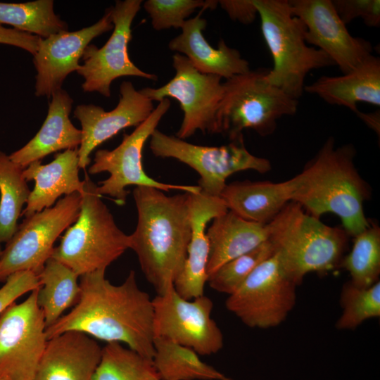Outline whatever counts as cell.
Instances as JSON below:
<instances>
[{
  "label": "cell",
  "instance_id": "obj_1",
  "mask_svg": "<svg viewBox=\"0 0 380 380\" xmlns=\"http://www.w3.org/2000/svg\"><path fill=\"white\" fill-rule=\"evenodd\" d=\"M105 272L99 270L80 276L77 303L46 329L47 339L68 331H77L107 343H122L152 360V299L139 287L134 270L119 285L110 283Z\"/></svg>",
  "mask_w": 380,
  "mask_h": 380
},
{
  "label": "cell",
  "instance_id": "obj_2",
  "mask_svg": "<svg viewBox=\"0 0 380 380\" xmlns=\"http://www.w3.org/2000/svg\"><path fill=\"white\" fill-rule=\"evenodd\" d=\"M190 195L167 196L148 186L133 191L137 224L129 235V248L157 295L174 286L186 258L191 236Z\"/></svg>",
  "mask_w": 380,
  "mask_h": 380
},
{
  "label": "cell",
  "instance_id": "obj_3",
  "mask_svg": "<svg viewBox=\"0 0 380 380\" xmlns=\"http://www.w3.org/2000/svg\"><path fill=\"white\" fill-rule=\"evenodd\" d=\"M355 155L353 145L336 147L334 139L329 137L302 172L292 178L291 200L316 218L335 214L348 235L353 237L370 224L363 209L370 190L355 166Z\"/></svg>",
  "mask_w": 380,
  "mask_h": 380
},
{
  "label": "cell",
  "instance_id": "obj_4",
  "mask_svg": "<svg viewBox=\"0 0 380 380\" xmlns=\"http://www.w3.org/2000/svg\"><path fill=\"white\" fill-rule=\"evenodd\" d=\"M268 241L285 272L299 286L310 272L339 267L349 236L324 224L298 203L289 202L268 224Z\"/></svg>",
  "mask_w": 380,
  "mask_h": 380
},
{
  "label": "cell",
  "instance_id": "obj_5",
  "mask_svg": "<svg viewBox=\"0 0 380 380\" xmlns=\"http://www.w3.org/2000/svg\"><path fill=\"white\" fill-rule=\"evenodd\" d=\"M260 18L261 30L273 59L266 80L291 96L304 93L305 80L312 70L335 65L322 51L310 46L305 27L294 16L287 0H253Z\"/></svg>",
  "mask_w": 380,
  "mask_h": 380
},
{
  "label": "cell",
  "instance_id": "obj_6",
  "mask_svg": "<svg viewBox=\"0 0 380 380\" xmlns=\"http://www.w3.org/2000/svg\"><path fill=\"white\" fill-rule=\"evenodd\" d=\"M76 221L53 248L51 258L79 277L106 268L129 248V235L116 224L97 192V185L86 174Z\"/></svg>",
  "mask_w": 380,
  "mask_h": 380
},
{
  "label": "cell",
  "instance_id": "obj_7",
  "mask_svg": "<svg viewBox=\"0 0 380 380\" xmlns=\"http://www.w3.org/2000/svg\"><path fill=\"white\" fill-rule=\"evenodd\" d=\"M267 72V68L250 70L223 82L217 134L227 135L230 141L242 137L245 129L267 136L274 132L279 118L296 113L298 99L269 83Z\"/></svg>",
  "mask_w": 380,
  "mask_h": 380
},
{
  "label": "cell",
  "instance_id": "obj_8",
  "mask_svg": "<svg viewBox=\"0 0 380 380\" xmlns=\"http://www.w3.org/2000/svg\"><path fill=\"white\" fill-rule=\"evenodd\" d=\"M150 139L149 147L155 156L175 158L193 168L200 176L201 192L210 196L220 197L227 179L234 173L247 170L265 173L272 167L268 159L247 150L243 137L221 146H205L156 129Z\"/></svg>",
  "mask_w": 380,
  "mask_h": 380
},
{
  "label": "cell",
  "instance_id": "obj_9",
  "mask_svg": "<svg viewBox=\"0 0 380 380\" xmlns=\"http://www.w3.org/2000/svg\"><path fill=\"white\" fill-rule=\"evenodd\" d=\"M170 100L160 101L148 118L135 127L129 134H125L122 142L113 150L99 149L95 153L94 163L88 172L96 175L103 172L110 176L97 185V192L112 197L122 205L126 202L130 185L148 186L161 191L179 190L191 194H199L198 186L171 184L158 182L146 175L142 166V150L160 120L170 107Z\"/></svg>",
  "mask_w": 380,
  "mask_h": 380
},
{
  "label": "cell",
  "instance_id": "obj_10",
  "mask_svg": "<svg viewBox=\"0 0 380 380\" xmlns=\"http://www.w3.org/2000/svg\"><path fill=\"white\" fill-rule=\"evenodd\" d=\"M80 204L81 194L76 192L60 198L52 207L25 217L3 248L0 281L18 272L30 271L38 275L51 258L56 239L77 219Z\"/></svg>",
  "mask_w": 380,
  "mask_h": 380
},
{
  "label": "cell",
  "instance_id": "obj_11",
  "mask_svg": "<svg viewBox=\"0 0 380 380\" xmlns=\"http://www.w3.org/2000/svg\"><path fill=\"white\" fill-rule=\"evenodd\" d=\"M296 286L274 253L228 296L225 306L248 327H275L285 321L293 310Z\"/></svg>",
  "mask_w": 380,
  "mask_h": 380
},
{
  "label": "cell",
  "instance_id": "obj_12",
  "mask_svg": "<svg viewBox=\"0 0 380 380\" xmlns=\"http://www.w3.org/2000/svg\"><path fill=\"white\" fill-rule=\"evenodd\" d=\"M175 75L158 87H144L141 92L151 101L176 99L183 111V120L176 137L184 140L200 130L217 134L216 115L224 94L222 77L197 70L184 56H172Z\"/></svg>",
  "mask_w": 380,
  "mask_h": 380
},
{
  "label": "cell",
  "instance_id": "obj_13",
  "mask_svg": "<svg viewBox=\"0 0 380 380\" xmlns=\"http://www.w3.org/2000/svg\"><path fill=\"white\" fill-rule=\"evenodd\" d=\"M154 338H162L210 355L224 346V337L211 317L212 300L204 295L191 300L179 296L174 286L152 299Z\"/></svg>",
  "mask_w": 380,
  "mask_h": 380
},
{
  "label": "cell",
  "instance_id": "obj_14",
  "mask_svg": "<svg viewBox=\"0 0 380 380\" xmlns=\"http://www.w3.org/2000/svg\"><path fill=\"white\" fill-rule=\"evenodd\" d=\"M141 0L116 1L110 7L113 24L112 34L101 48L89 44L84 49L77 72L84 81V92H98L107 98L111 95L113 80L121 77H138L156 81L155 74L144 72L130 60L128 44L132 39V23L141 9Z\"/></svg>",
  "mask_w": 380,
  "mask_h": 380
},
{
  "label": "cell",
  "instance_id": "obj_15",
  "mask_svg": "<svg viewBox=\"0 0 380 380\" xmlns=\"http://www.w3.org/2000/svg\"><path fill=\"white\" fill-rule=\"evenodd\" d=\"M30 292L0 315V376L7 380H34L47 337L37 291Z\"/></svg>",
  "mask_w": 380,
  "mask_h": 380
},
{
  "label": "cell",
  "instance_id": "obj_16",
  "mask_svg": "<svg viewBox=\"0 0 380 380\" xmlns=\"http://www.w3.org/2000/svg\"><path fill=\"white\" fill-rule=\"evenodd\" d=\"M289 3L292 14L305 27L307 44L325 53L343 74L372 54V44L350 34L331 0H291Z\"/></svg>",
  "mask_w": 380,
  "mask_h": 380
},
{
  "label": "cell",
  "instance_id": "obj_17",
  "mask_svg": "<svg viewBox=\"0 0 380 380\" xmlns=\"http://www.w3.org/2000/svg\"><path fill=\"white\" fill-rule=\"evenodd\" d=\"M113 29L110 9L105 11L96 23L81 30L64 31L42 39L33 55L37 96H51L59 90L66 77L77 71L85 48L94 38Z\"/></svg>",
  "mask_w": 380,
  "mask_h": 380
},
{
  "label": "cell",
  "instance_id": "obj_18",
  "mask_svg": "<svg viewBox=\"0 0 380 380\" xmlns=\"http://www.w3.org/2000/svg\"><path fill=\"white\" fill-rule=\"evenodd\" d=\"M153 110V101L129 81L121 83L119 102L110 111L94 104L77 106L73 113L81 125L82 140L78 148L80 169H85L89 165L90 154L97 146L123 129L137 127Z\"/></svg>",
  "mask_w": 380,
  "mask_h": 380
},
{
  "label": "cell",
  "instance_id": "obj_19",
  "mask_svg": "<svg viewBox=\"0 0 380 380\" xmlns=\"http://www.w3.org/2000/svg\"><path fill=\"white\" fill-rule=\"evenodd\" d=\"M102 349L94 338L68 331L48 339L34 380H93Z\"/></svg>",
  "mask_w": 380,
  "mask_h": 380
},
{
  "label": "cell",
  "instance_id": "obj_20",
  "mask_svg": "<svg viewBox=\"0 0 380 380\" xmlns=\"http://www.w3.org/2000/svg\"><path fill=\"white\" fill-rule=\"evenodd\" d=\"M229 210L220 197L201 192L190 195L191 236L183 268L174 283L182 298L191 300L204 295L208 282L207 266L210 244L205 229L208 222Z\"/></svg>",
  "mask_w": 380,
  "mask_h": 380
},
{
  "label": "cell",
  "instance_id": "obj_21",
  "mask_svg": "<svg viewBox=\"0 0 380 380\" xmlns=\"http://www.w3.org/2000/svg\"><path fill=\"white\" fill-rule=\"evenodd\" d=\"M206 26L207 20L201 13L186 20L181 27V33L170 41L169 49L186 56L203 74L227 80L249 71L248 61L223 39L219 41L216 48L209 44L203 34Z\"/></svg>",
  "mask_w": 380,
  "mask_h": 380
},
{
  "label": "cell",
  "instance_id": "obj_22",
  "mask_svg": "<svg viewBox=\"0 0 380 380\" xmlns=\"http://www.w3.org/2000/svg\"><path fill=\"white\" fill-rule=\"evenodd\" d=\"M79 170L78 148L56 154L48 164L40 160L30 163L23 170V175L27 182L34 181V187L22 214L28 217L52 207L62 195L82 194L84 181L80 179Z\"/></svg>",
  "mask_w": 380,
  "mask_h": 380
},
{
  "label": "cell",
  "instance_id": "obj_23",
  "mask_svg": "<svg viewBox=\"0 0 380 380\" xmlns=\"http://www.w3.org/2000/svg\"><path fill=\"white\" fill-rule=\"evenodd\" d=\"M72 103L73 99L65 90L61 89L53 93L42 127L24 146L9 155L10 158L25 169L53 153L77 148L82 131L69 118Z\"/></svg>",
  "mask_w": 380,
  "mask_h": 380
},
{
  "label": "cell",
  "instance_id": "obj_24",
  "mask_svg": "<svg viewBox=\"0 0 380 380\" xmlns=\"http://www.w3.org/2000/svg\"><path fill=\"white\" fill-rule=\"evenodd\" d=\"M304 91L354 113L358 110L359 102L379 106L380 58L372 54L348 73L321 76L311 84L305 85Z\"/></svg>",
  "mask_w": 380,
  "mask_h": 380
},
{
  "label": "cell",
  "instance_id": "obj_25",
  "mask_svg": "<svg viewBox=\"0 0 380 380\" xmlns=\"http://www.w3.org/2000/svg\"><path fill=\"white\" fill-rule=\"evenodd\" d=\"M293 181L234 182L220 194L229 210L241 218L268 224L292 200Z\"/></svg>",
  "mask_w": 380,
  "mask_h": 380
},
{
  "label": "cell",
  "instance_id": "obj_26",
  "mask_svg": "<svg viewBox=\"0 0 380 380\" xmlns=\"http://www.w3.org/2000/svg\"><path fill=\"white\" fill-rule=\"evenodd\" d=\"M210 244L208 277L227 262L246 253L268 239L267 224L241 218L228 210L213 220L206 232Z\"/></svg>",
  "mask_w": 380,
  "mask_h": 380
},
{
  "label": "cell",
  "instance_id": "obj_27",
  "mask_svg": "<svg viewBox=\"0 0 380 380\" xmlns=\"http://www.w3.org/2000/svg\"><path fill=\"white\" fill-rule=\"evenodd\" d=\"M38 277L40 287L37 291V304L47 328L77 303L80 294L79 276L66 265L51 258Z\"/></svg>",
  "mask_w": 380,
  "mask_h": 380
},
{
  "label": "cell",
  "instance_id": "obj_28",
  "mask_svg": "<svg viewBox=\"0 0 380 380\" xmlns=\"http://www.w3.org/2000/svg\"><path fill=\"white\" fill-rule=\"evenodd\" d=\"M153 365L163 380H232L203 362L193 349L154 338Z\"/></svg>",
  "mask_w": 380,
  "mask_h": 380
},
{
  "label": "cell",
  "instance_id": "obj_29",
  "mask_svg": "<svg viewBox=\"0 0 380 380\" xmlns=\"http://www.w3.org/2000/svg\"><path fill=\"white\" fill-rule=\"evenodd\" d=\"M23 170L0 151V242L6 243L15 234L18 220L31 191Z\"/></svg>",
  "mask_w": 380,
  "mask_h": 380
},
{
  "label": "cell",
  "instance_id": "obj_30",
  "mask_svg": "<svg viewBox=\"0 0 380 380\" xmlns=\"http://www.w3.org/2000/svg\"><path fill=\"white\" fill-rule=\"evenodd\" d=\"M0 25H11L14 29L42 39L68 29L67 23L55 13L52 0L0 2Z\"/></svg>",
  "mask_w": 380,
  "mask_h": 380
},
{
  "label": "cell",
  "instance_id": "obj_31",
  "mask_svg": "<svg viewBox=\"0 0 380 380\" xmlns=\"http://www.w3.org/2000/svg\"><path fill=\"white\" fill-rule=\"evenodd\" d=\"M93 380H163L151 359L122 343H108Z\"/></svg>",
  "mask_w": 380,
  "mask_h": 380
},
{
  "label": "cell",
  "instance_id": "obj_32",
  "mask_svg": "<svg viewBox=\"0 0 380 380\" xmlns=\"http://www.w3.org/2000/svg\"><path fill=\"white\" fill-rule=\"evenodd\" d=\"M339 267L350 276V281L360 288H367L379 280L380 275V227L370 222L369 226L354 237L350 252L343 258Z\"/></svg>",
  "mask_w": 380,
  "mask_h": 380
},
{
  "label": "cell",
  "instance_id": "obj_33",
  "mask_svg": "<svg viewBox=\"0 0 380 380\" xmlns=\"http://www.w3.org/2000/svg\"><path fill=\"white\" fill-rule=\"evenodd\" d=\"M342 313L336 323L339 330L354 329L362 322L380 316V281L367 288L345 283L341 291Z\"/></svg>",
  "mask_w": 380,
  "mask_h": 380
},
{
  "label": "cell",
  "instance_id": "obj_34",
  "mask_svg": "<svg viewBox=\"0 0 380 380\" xmlns=\"http://www.w3.org/2000/svg\"><path fill=\"white\" fill-rule=\"evenodd\" d=\"M274 253L272 244L267 240L254 249L222 265L209 276L208 282L215 291L230 296L259 265Z\"/></svg>",
  "mask_w": 380,
  "mask_h": 380
},
{
  "label": "cell",
  "instance_id": "obj_35",
  "mask_svg": "<svg viewBox=\"0 0 380 380\" xmlns=\"http://www.w3.org/2000/svg\"><path fill=\"white\" fill-rule=\"evenodd\" d=\"M217 1L212 0H147L143 7L151 20L154 30L180 28L197 8L215 9Z\"/></svg>",
  "mask_w": 380,
  "mask_h": 380
},
{
  "label": "cell",
  "instance_id": "obj_36",
  "mask_svg": "<svg viewBox=\"0 0 380 380\" xmlns=\"http://www.w3.org/2000/svg\"><path fill=\"white\" fill-rule=\"evenodd\" d=\"M331 3L346 25L360 18L368 27L380 25L379 0H331Z\"/></svg>",
  "mask_w": 380,
  "mask_h": 380
},
{
  "label": "cell",
  "instance_id": "obj_37",
  "mask_svg": "<svg viewBox=\"0 0 380 380\" xmlns=\"http://www.w3.org/2000/svg\"><path fill=\"white\" fill-rule=\"evenodd\" d=\"M39 287L38 275L32 272L22 271L11 274L0 288V315L18 298Z\"/></svg>",
  "mask_w": 380,
  "mask_h": 380
},
{
  "label": "cell",
  "instance_id": "obj_38",
  "mask_svg": "<svg viewBox=\"0 0 380 380\" xmlns=\"http://www.w3.org/2000/svg\"><path fill=\"white\" fill-rule=\"evenodd\" d=\"M42 38L0 25V44L14 46L34 55Z\"/></svg>",
  "mask_w": 380,
  "mask_h": 380
},
{
  "label": "cell",
  "instance_id": "obj_39",
  "mask_svg": "<svg viewBox=\"0 0 380 380\" xmlns=\"http://www.w3.org/2000/svg\"><path fill=\"white\" fill-rule=\"evenodd\" d=\"M217 2L234 21L248 25L255 20L258 15L253 0H220Z\"/></svg>",
  "mask_w": 380,
  "mask_h": 380
},
{
  "label": "cell",
  "instance_id": "obj_40",
  "mask_svg": "<svg viewBox=\"0 0 380 380\" xmlns=\"http://www.w3.org/2000/svg\"><path fill=\"white\" fill-rule=\"evenodd\" d=\"M357 115L370 128L379 134L380 126V111L376 110L373 113H364L359 110L355 112Z\"/></svg>",
  "mask_w": 380,
  "mask_h": 380
},
{
  "label": "cell",
  "instance_id": "obj_41",
  "mask_svg": "<svg viewBox=\"0 0 380 380\" xmlns=\"http://www.w3.org/2000/svg\"><path fill=\"white\" fill-rule=\"evenodd\" d=\"M1 243L0 242V258H1V254H2V251H3V248H1Z\"/></svg>",
  "mask_w": 380,
  "mask_h": 380
},
{
  "label": "cell",
  "instance_id": "obj_42",
  "mask_svg": "<svg viewBox=\"0 0 380 380\" xmlns=\"http://www.w3.org/2000/svg\"><path fill=\"white\" fill-rule=\"evenodd\" d=\"M0 380H7V379H4V378L0 376Z\"/></svg>",
  "mask_w": 380,
  "mask_h": 380
}]
</instances>
